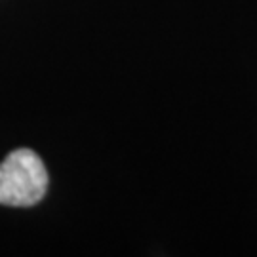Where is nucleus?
Returning <instances> with one entry per match:
<instances>
[{
  "mask_svg": "<svg viewBox=\"0 0 257 257\" xmlns=\"http://www.w3.org/2000/svg\"><path fill=\"white\" fill-rule=\"evenodd\" d=\"M48 189L44 162L31 149H18L0 162V204L27 208L42 200Z\"/></svg>",
  "mask_w": 257,
  "mask_h": 257,
  "instance_id": "nucleus-1",
  "label": "nucleus"
}]
</instances>
